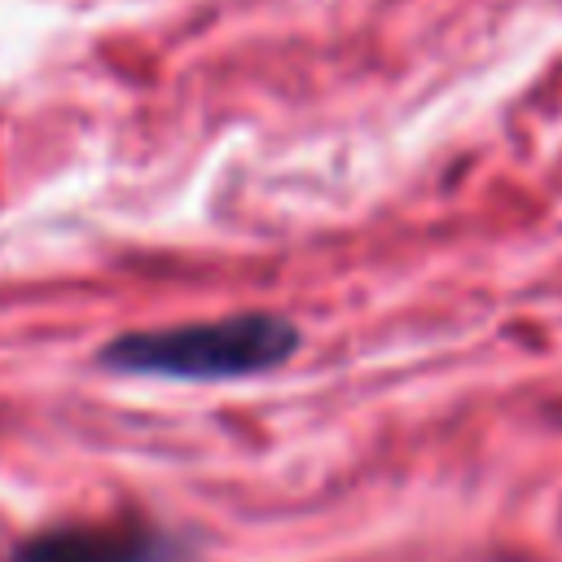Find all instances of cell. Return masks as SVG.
<instances>
[{"instance_id": "obj_1", "label": "cell", "mask_w": 562, "mask_h": 562, "mask_svg": "<svg viewBox=\"0 0 562 562\" xmlns=\"http://www.w3.org/2000/svg\"><path fill=\"white\" fill-rule=\"evenodd\" d=\"M299 351L294 321L277 312H233L171 329H132L97 351L114 373L176 378V382H233L281 369Z\"/></svg>"}, {"instance_id": "obj_2", "label": "cell", "mask_w": 562, "mask_h": 562, "mask_svg": "<svg viewBox=\"0 0 562 562\" xmlns=\"http://www.w3.org/2000/svg\"><path fill=\"white\" fill-rule=\"evenodd\" d=\"M180 549L167 531L123 518L88 527H53L13 549L9 562H176Z\"/></svg>"}]
</instances>
